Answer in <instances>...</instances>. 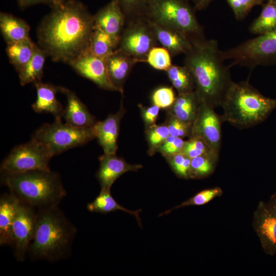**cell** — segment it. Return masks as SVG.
<instances>
[{
    "mask_svg": "<svg viewBox=\"0 0 276 276\" xmlns=\"http://www.w3.org/2000/svg\"><path fill=\"white\" fill-rule=\"evenodd\" d=\"M40 22L37 45L55 62L70 64L89 51L94 15L81 2L61 0Z\"/></svg>",
    "mask_w": 276,
    "mask_h": 276,
    "instance_id": "cell-1",
    "label": "cell"
},
{
    "mask_svg": "<svg viewBox=\"0 0 276 276\" xmlns=\"http://www.w3.org/2000/svg\"><path fill=\"white\" fill-rule=\"evenodd\" d=\"M224 61L215 39L196 42L185 54L184 65L193 77L195 91L200 102L214 108L221 106L233 82L230 66Z\"/></svg>",
    "mask_w": 276,
    "mask_h": 276,
    "instance_id": "cell-2",
    "label": "cell"
},
{
    "mask_svg": "<svg viewBox=\"0 0 276 276\" xmlns=\"http://www.w3.org/2000/svg\"><path fill=\"white\" fill-rule=\"evenodd\" d=\"M77 231L59 205L37 210L34 235L27 254L35 261L52 262L67 259Z\"/></svg>",
    "mask_w": 276,
    "mask_h": 276,
    "instance_id": "cell-3",
    "label": "cell"
},
{
    "mask_svg": "<svg viewBox=\"0 0 276 276\" xmlns=\"http://www.w3.org/2000/svg\"><path fill=\"white\" fill-rule=\"evenodd\" d=\"M1 180L21 203L37 210L59 205L67 194L59 174L51 169L2 173Z\"/></svg>",
    "mask_w": 276,
    "mask_h": 276,
    "instance_id": "cell-4",
    "label": "cell"
},
{
    "mask_svg": "<svg viewBox=\"0 0 276 276\" xmlns=\"http://www.w3.org/2000/svg\"><path fill=\"white\" fill-rule=\"evenodd\" d=\"M220 106L224 122L244 129L264 121L276 108V99L264 96L248 80L233 81Z\"/></svg>",
    "mask_w": 276,
    "mask_h": 276,
    "instance_id": "cell-5",
    "label": "cell"
},
{
    "mask_svg": "<svg viewBox=\"0 0 276 276\" xmlns=\"http://www.w3.org/2000/svg\"><path fill=\"white\" fill-rule=\"evenodd\" d=\"M195 11L189 0H148L144 16L181 33L193 44L206 39Z\"/></svg>",
    "mask_w": 276,
    "mask_h": 276,
    "instance_id": "cell-6",
    "label": "cell"
},
{
    "mask_svg": "<svg viewBox=\"0 0 276 276\" xmlns=\"http://www.w3.org/2000/svg\"><path fill=\"white\" fill-rule=\"evenodd\" d=\"M95 125L88 128H78L61 118L55 119L51 123H45L32 134L34 139L43 144L52 157L70 149L85 145L96 138Z\"/></svg>",
    "mask_w": 276,
    "mask_h": 276,
    "instance_id": "cell-7",
    "label": "cell"
},
{
    "mask_svg": "<svg viewBox=\"0 0 276 276\" xmlns=\"http://www.w3.org/2000/svg\"><path fill=\"white\" fill-rule=\"evenodd\" d=\"M224 60H230V67L259 65L276 63V30L259 35L226 51H221Z\"/></svg>",
    "mask_w": 276,
    "mask_h": 276,
    "instance_id": "cell-8",
    "label": "cell"
},
{
    "mask_svg": "<svg viewBox=\"0 0 276 276\" xmlns=\"http://www.w3.org/2000/svg\"><path fill=\"white\" fill-rule=\"evenodd\" d=\"M52 156L39 142L31 138L26 143L16 146L3 160L2 173H20L35 170H50Z\"/></svg>",
    "mask_w": 276,
    "mask_h": 276,
    "instance_id": "cell-9",
    "label": "cell"
},
{
    "mask_svg": "<svg viewBox=\"0 0 276 276\" xmlns=\"http://www.w3.org/2000/svg\"><path fill=\"white\" fill-rule=\"evenodd\" d=\"M157 43L149 21L142 16L128 20L121 35L117 49L138 62H145L149 51L156 47Z\"/></svg>",
    "mask_w": 276,
    "mask_h": 276,
    "instance_id": "cell-10",
    "label": "cell"
},
{
    "mask_svg": "<svg viewBox=\"0 0 276 276\" xmlns=\"http://www.w3.org/2000/svg\"><path fill=\"white\" fill-rule=\"evenodd\" d=\"M223 122L222 116L218 114L214 108L201 102L192 124L191 136H198L202 138L214 152L219 154Z\"/></svg>",
    "mask_w": 276,
    "mask_h": 276,
    "instance_id": "cell-11",
    "label": "cell"
},
{
    "mask_svg": "<svg viewBox=\"0 0 276 276\" xmlns=\"http://www.w3.org/2000/svg\"><path fill=\"white\" fill-rule=\"evenodd\" d=\"M37 210L20 202L12 228L14 256L17 261H25L33 237Z\"/></svg>",
    "mask_w": 276,
    "mask_h": 276,
    "instance_id": "cell-12",
    "label": "cell"
},
{
    "mask_svg": "<svg viewBox=\"0 0 276 276\" xmlns=\"http://www.w3.org/2000/svg\"><path fill=\"white\" fill-rule=\"evenodd\" d=\"M70 65L79 75L91 80L101 88L118 91L108 77L106 59L88 51Z\"/></svg>",
    "mask_w": 276,
    "mask_h": 276,
    "instance_id": "cell-13",
    "label": "cell"
},
{
    "mask_svg": "<svg viewBox=\"0 0 276 276\" xmlns=\"http://www.w3.org/2000/svg\"><path fill=\"white\" fill-rule=\"evenodd\" d=\"M253 227L264 252L269 255L276 254V216L260 201L254 213Z\"/></svg>",
    "mask_w": 276,
    "mask_h": 276,
    "instance_id": "cell-14",
    "label": "cell"
},
{
    "mask_svg": "<svg viewBox=\"0 0 276 276\" xmlns=\"http://www.w3.org/2000/svg\"><path fill=\"white\" fill-rule=\"evenodd\" d=\"M100 167L96 174L101 189L110 190L114 182L129 171H137L141 165H131L114 154H104L99 158Z\"/></svg>",
    "mask_w": 276,
    "mask_h": 276,
    "instance_id": "cell-15",
    "label": "cell"
},
{
    "mask_svg": "<svg viewBox=\"0 0 276 276\" xmlns=\"http://www.w3.org/2000/svg\"><path fill=\"white\" fill-rule=\"evenodd\" d=\"M126 18L118 3L111 0L94 15L95 29L101 30L120 40Z\"/></svg>",
    "mask_w": 276,
    "mask_h": 276,
    "instance_id": "cell-16",
    "label": "cell"
},
{
    "mask_svg": "<svg viewBox=\"0 0 276 276\" xmlns=\"http://www.w3.org/2000/svg\"><path fill=\"white\" fill-rule=\"evenodd\" d=\"M61 93L65 95L67 100L62 117L66 123L78 128L91 127L97 123L94 117L75 93L61 86Z\"/></svg>",
    "mask_w": 276,
    "mask_h": 276,
    "instance_id": "cell-17",
    "label": "cell"
},
{
    "mask_svg": "<svg viewBox=\"0 0 276 276\" xmlns=\"http://www.w3.org/2000/svg\"><path fill=\"white\" fill-rule=\"evenodd\" d=\"M34 84L37 97L32 105L33 110L37 113H49L53 114L55 119H61L64 109L56 97L57 94L61 93V86L43 83L41 81Z\"/></svg>",
    "mask_w": 276,
    "mask_h": 276,
    "instance_id": "cell-18",
    "label": "cell"
},
{
    "mask_svg": "<svg viewBox=\"0 0 276 276\" xmlns=\"http://www.w3.org/2000/svg\"><path fill=\"white\" fill-rule=\"evenodd\" d=\"M18 198L11 193H5L0 198V245H12V228L18 209Z\"/></svg>",
    "mask_w": 276,
    "mask_h": 276,
    "instance_id": "cell-19",
    "label": "cell"
},
{
    "mask_svg": "<svg viewBox=\"0 0 276 276\" xmlns=\"http://www.w3.org/2000/svg\"><path fill=\"white\" fill-rule=\"evenodd\" d=\"M148 20L153 29L158 43L166 49L171 56L180 54H186L192 49L193 43L181 33L149 19Z\"/></svg>",
    "mask_w": 276,
    "mask_h": 276,
    "instance_id": "cell-20",
    "label": "cell"
},
{
    "mask_svg": "<svg viewBox=\"0 0 276 276\" xmlns=\"http://www.w3.org/2000/svg\"><path fill=\"white\" fill-rule=\"evenodd\" d=\"M108 77L118 91L123 93V85L133 65L138 61L117 49L106 58Z\"/></svg>",
    "mask_w": 276,
    "mask_h": 276,
    "instance_id": "cell-21",
    "label": "cell"
},
{
    "mask_svg": "<svg viewBox=\"0 0 276 276\" xmlns=\"http://www.w3.org/2000/svg\"><path fill=\"white\" fill-rule=\"evenodd\" d=\"M122 111L110 114L95 125L96 137L104 154H114L118 149L117 140Z\"/></svg>",
    "mask_w": 276,
    "mask_h": 276,
    "instance_id": "cell-22",
    "label": "cell"
},
{
    "mask_svg": "<svg viewBox=\"0 0 276 276\" xmlns=\"http://www.w3.org/2000/svg\"><path fill=\"white\" fill-rule=\"evenodd\" d=\"M0 28L7 44L30 38L29 25L23 19L8 13L1 12Z\"/></svg>",
    "mask_w": 276,
    "mask_h": 276,
    "instance_id": "cell-23",
    "label": "cell"
},
{
    "mask_svg": "<svg viewBox=\"0 0 276 276\" xmlns=\"http://www.w3.org/2000/svg\"><path fill=\"white\" fill-rule=\"evenodd\" d=\"M200 103L195 90L179 94L172 105L173 115L184 122L193 123Z\"/></svg>",
    "mask_w": 276,
    "mask_h": 276,
    "instance_id": "cell-24",
    "label": "cell"
},
{
    "mask_svg": "<svg viewBox=\"0 0 276 276\" xmlns=\"http://www.w3.org/2000/svg\"><path fill=\"white\" fill-rule=\"evenodd\" d=\"M88 211L93 213L107 214L116 211H122L134 216L139 225L142 227L141 220L139 214L141 209L136 211L128 210L120 204L112 196L110 190L101 189V191L96 198L87 205Z\"/></svg>",
    "mask_w": 276,
    "mask_h": 276,
    "instance_id": "cell-25",
    "label": "cell"
},
{
    "mask_svg": "<svg viewBox=\"0 0 276 276\" xmlns=\"http://www.w3.org/2000/svg\"><path fill=\"white\" fill-rule=\"evenodd\" d=\"M36 44L30 38L7 44L6 53L10 63L18 72L30 60Z\"/></svg>",
    "mask_w": 276,
    "mask_h": 276,
    "instance_id": "cell-26",
    "label": "cell"
},
{
    "mask_svg": "<svg viewBox=\"0 0 276 276\" xmlns=\"http://www.w3.org/2000/svg\"><path fill=\"white\" fill-rule=\"evenodd\" d=\"M46 57L45 53L36 44L32 57L18 72L21 85L41 81Z\"/></svg>",
    "mask_w": 276,
    "mask_h": 276,
    "instance_id": "cell-27",
    "label": "cell"
},
{
    "mask_svg": "<svg viewBox=\"0 0 276 276\" xmlns=\"http://www.w3.org/2000/svg\"><path fill=\"white\" fill-rule=\"evenodd\" d=\"M258 17L251 24L249 31L258 35L276 30V3L265 2Z\"/></svg>",
    "mask_w": 276,
    "mask_h": 276,
    "instance_id": "cell-28",
    "label": "cell"
},
{
    "mask_svg": "<svg viewBox=\"0 0 276 276\" xmlns=\"http://www.w3.org/2000/svg\"><path fill=\"white\" fill-rule=\"evenodd\" d=\"M120 40L97 29H95L89 45V51L93 54L106 59L119 46Z\"/></svg>",
    "mask_w": 276,
    "mask_h": 276,
    "instance_id": "cell-29",
    "label": "cell"
},
{
    "mask_svg": "<svg viewBox=\"0 0 276 276\" xmlns=\"http://www.w3.org/2000/svg\"><path fill=\"white\" fill-rule=\"evenodd\" d=\"M166 72L169 80L178 94L194 91L195 85L193 77L185 65L179 66L172 64Z\"/></svg>",
    "mask_w": 276,
    "mask_h": 276,
    "instance_id": "cell-30",
    "label": "cell"
},
{
    "mask_svg": "<svg viewBox=\"0 0 276 276\" xmlns=\"http://www.w3.org/2000/svg\"><path fill=\"white\" fill-rule=\"evenodd\" d=\"M219 155L209 153L191 158L189 177L202 178L213 173L216 168Z\"/></svg>",
    "mask_w": 276,
    "mask_h": 276,
    "instance_id": "cell-31",
    "label": "cell"
},
{
    "mask_svg": "<svg viewBox=\"0 0 276 276\" xmlns=\"http://www.w3.org/2000/svg\"><path fill=\"white\" fill-rule=\"evenodd\" d=\"M222 191L219 187L202 190L180 204L159 215V217L170 213L174 210L190 205H201L205 204L217 197L220 196Z\"/></svg>",
    "mask_w": 276,
    "mask_h": 276,
    "instance_id": "cell-32",
    "label": "cell"
},
{
    "mask_svg": "<svg viewBox=\"0 0 276 276\" xmlns=\"http://www.w3.org/2000/svg\"><path fill=\"white\" fill-rule=\"evenodd\" d=\"M145 62L156 70L165 71L172 65L171 55L164 47H153L148 53Z\"/></svg>",
    "mask_w": 276,
    "mask_h": 276,
    "instance_id": "cell-33",
    "label": "cell"
},
{
    "mask_svg": "<svg viewBox=\"0 0 276 276\" xmlns=\"http://www.w3.org/2000/svg\"><path fill=\"white\" fill-rule=\"evenodd\" d=\"M182 152L191 158L205 154L212 153L217 154L212 150L204 140L195 135L191 136L189 140L185 141Z\"/></svg>",
    "mask_w": 276,
    "mask_h": 276,
    "instance_id": "cell-34",
    "label": "cell"
},
{
    "mask_svg": "<svg viewBox=\"0 0 276 276\" xmlns=\"http://www.w3.org/2000/svg\"><path fill=\"white\" fill-rule=\"evenodd\" d=\"M167 158L172 169L178 177L185 179L190 178V157L181 152L168 155Z\"/></svg>",
    "mask_w": 276,
    "mask_h": 276,
    "instance_id": "cell-35",
    "label": "cell"
},
{
    "mask_svg": "<svg viewBox=\"0 0 276 276\" xmlns=\"http://www.w3.org/2000/svg\"><path fill=\"white\" fill-rule=\"evenodd\" d=\"M120 6L128 21L144 16L148 0H115Z\"/></svg>",
    "mask_w": 276,
    "mask_h": 276,
    "instance_id": "cell-36",
    "label": "cell"
},
{
    "mask_svg": "<svg viewBox=\"0 0 276 276\" xmlns=\"http://www.w3.org/2000/svg\"><path fill=\"white\" fill-rule=\"evenodd\" d=\"M237 20L244 19L256 6L262 5L263 0H226Z\"/></svg>",
    "mask_w": 276,
    "mask_h": 276,
    "instance_id": "cell-37",
    "label": "cell"
},
{
    "mask_svg": "<svg viewBox=\"0 0 276 276\" xmlns=\"http://www.w3.org/2000/svg\"><path fill=\"white\" fill-rule=\"evenodd\" d=\"M176 98L172 88L170 87H162L157 89L152 96L154 105L163 108L172 106Z\"/></svg>",
    "mask_w": 276,
    "mask_h": 276,
    "instance_id": "cell-38",
    "label": "cell"
},
{
    "mask_svg": "<svg viewBox=\"0 0 276 276\" xmlns=\"http://www.w3.org/2000/svg\"><path fill=\"white\" fill-rule=\"evenodd\" d=\"M192 124L184 122L172 115L167 125L170 135L182 138L191 136Z\"/></svg>",
    "mask_w": 276,
    "mask_h": 276,
    "instance_id": "cell-39",
    "label": "cell"
},
{
    "mask_svg": "<svg viewBox=\"0 0 276 276\" xmlns=\"http://www.w3.org/2000/svg\"><path fill=\"white\" fill-rule=\"evenodd\" d=\"M185 141L181 137L169 135L159 147V150L168 156L182 152Z\"/></svg>",
    "mask_w": 276,
    "mask_h": 276,
    "instance_id": "cell-40",
    "label": "cell"
},
{
    "mask_svg": "<svg viewBox=\"0 0 276 276\" xmlns=\"http://www.w3.org/2000/svg\"><path fill=\"white\" fill-rule=\"evenodd\" d=\"M170 135L167 125H158L150 129L148 139L153 147H159Z\"/></svg>",
    "mask_w": 276,
    "mask_h": 276,
    "instance_id": "cell-41",
    "label": "cell"
},
{
    "mask_svg": "<svg viewBox=\"0 0 276 276\" xmlns=\"http://www.w3.org/2000/svg\"><path fill=\"white\" fill-rule=\"evenodd\" d=\"M159 107L153 105L147 108L144 111L143 117L145 122L148 124H154L158 115Z\"/></svg>",
    "mask_w": 276,
    "mask_h": 276,
    "instance_id": "cell-42",
    "label": "cell"
},
{
    "mask_svg": "<svg viewBox=\"0 0 276 276\" xmlns=\"http://www.w3.org/2000/svg\"><path fill=\"white\" fill-rule=\"evenodd\" d=\"M61 0H17L19 6L22 8H26L34 5L43 4L51 7Z\"/></svg>",
    "mask_w": 276,
    "mask_h": 276,
    "instance_id": "cell-43",
    "label": "cell"
},
{
    "mask_svg": "<svg viewBox=\"0 0 276 276\" xmlns=\"http://www.w3.org/2000/svg\"><path fill=\"white\" fill-rule=\"evenodd\" d=\"M191 1L196 10H203L207 8L214 0H189Z\"/></svg>",
    "mask_w": 276,
    "mask_h": 276,
    "instance_id": "cell-44",
    "label": "cell"
},
{
    "mask_svg": "<svg viewBox=\"0 0 276 276\" xmlns=\"http://www.w3.org/2000/svg\"><path fill=\"white\" fill-rule=\"evenodd\" d=\"M266 205L269 211L276 216V192L271 196Z\"/></svg>",
    "mask_w": 276,
    "mask_h": 276,
    "instance_id": "cell-45",
    "label": "cell"
},
{
    "mask_svg": "<svg viewBox=\"0 0 276 276\" xmlns=\"http://www.w3.org/2000/svg\"><path fill=\"white\" fill-rule=\"evenodd\" d=\"M264 3L265 2H271L276 3V0H263Z\"/></svg>",
    "mask_w": 276,
    "mask_h": 276,
    "instance_id": "cell-46",
    "label": "cell"
}]
</instances>
